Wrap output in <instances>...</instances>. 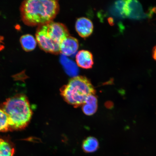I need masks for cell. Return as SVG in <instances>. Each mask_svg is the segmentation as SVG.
Returning <instances> with one entry per match:
<instances>
[{"instance_id": "obj_1", "label": "cell", "mask_w": 156, "mask_h": 156, "mask_svg": "<svg viewBox=\"0 0 156 156\" xmlns=\"http://www.w3.org/2000/svg\"><path fill=\"white\" fill-rule=\"evenodd\" d=\"M57 1L27 0L21 3V19L27 26L38 27L51 22L59 11Z\"/></svg>"}, {"instance_id": "obj_2", "label": "cell", "mask_w": 156, "mask_h": 156, "mask_svg": "<svg viewBox=\"0 0 156 156\" xmlns=\"http://www.w3.org/2000/svg\"><path fill=\"white\" fill-rule=\"evenodd\" d=\"M0 108L8 116L11 130L26 128L32 119L33 112L26 95L18 94L9 98L1 105Z\"/></svg>"}, {"instance_id": "obj_3", "label": "cell", "mask_w": 156, "mask_h": 156, "mask_svg": "<svg viewBox=\"0 0 156 156\" xmlns=\"http://www.w3.org/2000/svg\"><path fill=\"white\" fill-rule=\"evenodd\" d=\"M69 36V31L64 24L53 21L38 27L36 40L40 48L49 53H60L59 46L62 41Z\"/></svg>"}, {"instance_id": "obj_4", "label": "cell", "mask_w": 156, "mask_h": 156, "mask_svg": "<svg viewBox=\"0 0 156 156\" xmlns=\"http://www.w3.org/2000/svg\"><path fill=\"white\" fill-rule=\"evenodd\" d=\"M60 92L64 101L75 107H78L83 104L89 95L94 94L95 90L87 77L76 76L62 88Z\"/></svg>"}, {"instance_id": "obj_5", "label": "cell", "mask_w": 156, "mask_h": 156, "mask_svg": "<svg viewBox=\"0 0 156 156\" xmlns=\"http://www.w3.org/2000/svg\"><path fill=\"white\" fill-rule=\"evenodd\" d=\"M79 47L77 39L69 36L62 41L60 44L59 52L63 55L71 56L77 52Z\"/></svg>"}, {"instance_id": "obj_6", "label": "cell", "mask_w": 156, "mask_h": 156, "mask_svg": "<svg viewBox=\"0 0 156 156\" xmlns=\"http://www.w3.org/2000/svg\"><path fill=\"white\" fill-rule=\"evenodd\" d=\"M76 30L80 36L86 38L92 34L93 25L92 21L86 17H81L76 21Z\"/></svg>"}, {"instance_id": "obj_7", "label": "cell", "mask_w": 156, "mask_h": 156, "mask_svg": "<svg viewBox=\"0 0 156 156\" xmlns=\"http://www.w3.org/2000/svg\"><path fill=\"white\" fill-rule=\"evenodd\" d=\"M76 60L78 66L83 69H90L94 64L93 55L87 50H82L78 52Z\"/></svg>"}, {"instance_id": "obj_8", "label": "cell", "mask_w": 156, "mask_h": 156, "mask_svg": "<svg viewBox=\"0 0 156 156\" xmlns=\"http://www.w3.org/2000/svg\"><path fill=\"white\" fill-rule=\"evenodd\" d=\"M82 105L83 113L88 116L92 115L96 112L97 110V98L94 94L89 95L86 99L84 103Z\"/></svg>"}, {"instance_id": "obj_9", "label": "cell", "mask_w": 156, "mask_h": 156, "mask_svg": "<svg viewBox=\"0 0 156 156\" xmlns=\"http://www.w3.org/2000/svg\"><path fill=\"white\" fill-rule=\"evenodd\" d=\"M20 42L23 49L26 52L34 50L37 45L36 39L30 34H25L21 36Z\"/></svg>"}, {"instance_id": "obj_10", "label": "cell", "mask_w": 156, "mask_h": 156, "mask_svg": "<svg viewBox=\"0 0 156 156\" xmlns=\"http://www.w3.org/2000/svg\"><path fill=\"white\" fill-rule=\"evenodd\" d=\"M15 148L8 140L0 138V156H14Z\"/></svg>"}, {"instance_id": "obj_11", "label": "cell", "mask_w": 156, "mask_h": 156, "mask_svg": "<svg viewBox=\"0 0 156 156\" xmlns=\"http://www.w3.org/2000/svg\"><path fill=\"white\" fill-rule=\"evenodd\" d=\"M99 142L96 138L89 136L84 140L82 148L86 153H92L97 151L99 147Z\"/></svg>"}, {"instance_id": "obj_12", "label": "cell", "mask_w": 156, "mask_h": 156, "mask_svg": "<svg viewBox=\"0 0 156 156\" xmlns=\"http://www.w3.org/2000/svg\"><path fill=\"white\" fill-rule=\"evenodd\" d=\"M61 61L62 64L64 66V68L68 75L72 76L75 77L78 73L77 68L75 63L71 60L68 58H64L63 56L61 58Z\"/></svg>"}, {"instance_id": "obj_13", "label": "cell", "mask_w": 156, "mask_h": 156, "mask_svg": "<svg viewBox=\"0 0 156 156\" xmlns=\"http://www.w3.org/2000/svg\"><path fill=\"white\" fill-rule=\"evenodd\" d=\"M11 130L9 120L6 113L0 108V132H7Z\"/></svg>"}, {"instance_id": "obj_14", "label": "cell", "mask_w": 156, "mask_h": 156, "mask_svg": "<svg viewBox=\"0 0 156 156\" xmlns=\"http://www.w3.org/2000/svg\"><path fill=\"white\" fill-rule=\"evenodd\" d=\"M4 40V37L2 36H0V51L3 50L5 48Z\"/></svg>"}, {"instance_id": "obj_15", "label": "cell", "mask_w": 156, "mask_h": 156, "mask_svg": "<svg viewBox=\"0 0 156 156\" xmlns=\"http://www.w3.org/2000/svg\"><path fill=\"white\" fill-rule=\"evenodd\" d=\"M153 58L156 60V46L154 48L153 51Z\"/></svg>"}, {"instance_id": "obj_16", "label": "cell", "mask_w": 156, "mask_h": 156, "mask_svg": "<svg viewBox=\"0 0 156 156\" xmlns=\"http://www.w3.org/2000/svg\"><path fill=\"white\" fill-rule=\"evenodd\" d=\"M153 12L155 13L156 14V7H154L153 9H152Z\"/></svg>"}]
</instances>
